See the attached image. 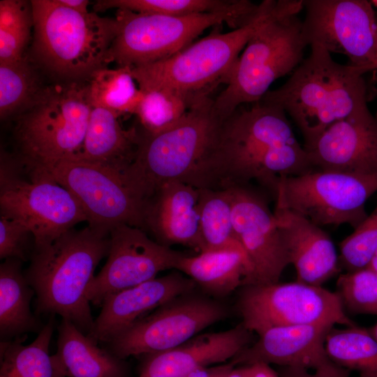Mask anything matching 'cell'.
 <instances>
[{"instance_id": "obj_1", "label": "cell", "mask_w": 377, "mask_h": 377, "mask_svg": "<svg viewBox=\"0 0 377 377\" xmlns=\"http://www.w3.org/2000/svg\"><path fill=\"white\" fill-rule=\"evenodd\" d=\"M109 247L110 231L88 225L34 248L24 275L35 292L36 313L59 315L90 334L94 319L87 290Z\"/></svg>"}, {"instance_id": "obj_2", "label": "cell", "mask_w": 377, "mask_h": 377, "mask_svg": "<svg viewBox=\"0 0 377 377\" xmlns=\"http://www.w3.org/2000/svg\"><path fill=\"white\" fill-rule=\"evenodd\" d=\"M363 75L357 67L339 64L325 49L313 45L287 82L261 101L284 110L307 145L334 124L371 113Z\"/></svg>"}, {"instance_id": "obj_3", "label": "cell", "mask_w": 377, "mask_h": 377, "mask_svg": "<svg viewBox=\"0 0 377 377\" xmlns=\"http://www.w3.org/2000/svg\"><path fill=\"white\" fill-rule=\"evenodd\" d=\"M223 121L214 100L205 94L198 96L171 128L156 134L139 132L135 158L122 172L139 198L144 202L161 185L172 180L195 186Z\"/></svg>"}, {"instance_id": "obj_4", "label": "cell", "mask_w": 377, "mask_h": 377, "mask_svg": "<svg viewBox=\"0 0 377 377\" xmlns=\"http://www.w3.org/2000/svg\"><path fill=\"white\" fill-rule=\"evenodd\" d=\"M303 8L302 0H279L274 13L253 34L214 99L223 119L241 105L260 101L276 79L302 61L307 45L297 15Z\"/></svg>"}, {"instance_id": "obj_5", "label": "cell", "mask_w": 377, "mask_h": 377, "mask_svg": "<svg viewBox=\"0 0 377 377\" xmlns=\"http://www.w3.org/2000/svg\"><path fill=\"white\" fill-rule=\"evenodd\" d=\"M34 50L50 71L69 78L89 77L106 68L117 33L115 18L82 13L57 0H32Z\"/></svg>"}, {"instance_id": "obj_6", "label": "cell", "mask_w": 377, "mask_h": 377, "mask_svg": "<svg viewBox=\"0 0 377 377\" xmlns=\"http://www.w3.org/2000/svg\"><path fill=\"white\" fill-rule=\"evenodd\" d=\"M261 4L242 0L224 12L186 16L139 13L118 9L117 33L108 54V64L134 68L165 59L188 46L205 29L223 23L234 29L251 22Z\"/></svg>"}, {"instance_id": "obj_7", "label": "cell", "mask_w": 377, "mask_h": 377, "mask_svg": "<svg viewBox=\"0 0 377 377\" xmlns=\"http://www.w3.org/2000/svg\"><path fill=\"white\" fill-rule=\"evenodd\" d=\"M91 107L87 84L73 82L43 89L17 124V158L25 167L34 168L77 156Z\"/></svg>"}, {"instance_id": "obj_8", "label": "cell", "mask_w": 377, "mask_h": 377, "mask_svg": "<svg viewBox=\"0 0 377 377\" xmlns=\"http://www.w3.org/2000/svg\"><path fill=\"white\" fill-rule=\"evenodd\" d=\"M276 7V1L265 0L260 14L248 24L227 33L214 32L170 57L131 68L132 73L140 88L208 94L216 82H225L241 51Z\"/></svg>"}, {"instance_id": "obj_9", "label": "cell", "mask_w": 377, "mask_h": 377, "mask_svg": "<svg viewBox=\"0 0 377 377\" xmlns=\"http://www.w3.org/2000/svg\"><path fill=\"white\" fill-rule=\"evenodd\" d=\"M1 216L26 226L34 248L49 244L79 223L87 221L75 197L38 168L24 167L17 158L1 155Z\"/></svg>"}, {"instance_id": "obj_10", "label": "cell", "mask_w": 377, "mask_h": 377, "mask_svg": "<svg viewBox=\"0 0 377 377\" xmlns=\"http://www.w3.org/2000/svg\"><path fill=\"white\" fill-rule=\"evenodd\" d=\"M377 191V174L315 169L281 177L276 207L293 211L318 225L348 224L355 228L367 216L365 203Z\"/></svg>"}, {"instance_id": "obj_11", "label": "cell", "mask_w": 377, "mask_h": 377, "mask_svg": "<svg viewBox=\"0 0 377 377\" xmlns=\"http://www.w3.org/2000/svg\"><path fill=\"white\" fill-rule=\"evenodd\" d=\"M236 308L244 326L258 335L277 326L357 325L337 292L297 281L244 286Z\"/></svg>"}, {"instance_id": "obj_12", "label": "cell", "mask_w": 377, "mask_h": 377, "mask_svg": "<svg viewBox=\"0 0 377 377\" xmlns=\"http://www.w3.org/2000/svg\"><path fill=\"white\" fill-rule=\"evenodd\" d=\"M229 313L225 304L193 291L170 300L138 320L106 343L108 350L124 360L165 351L226 319Z\"/></svg>"}, {"instance_id": "obj_13", "label": "cell", "mask_w": 377, "mask_h": 377, "mask_svg": "<svg viewBox=\"0 0 377 377\" xmlns=\"http://www.w3.org/2000/svg\"><path fill=\"white\" fill-rule=\"evenodd\" d=\"M37 168L75 197L90 226L110 231L127 224L144 230V203L121 172L75 158Z\"/></svg>"}, {"instance_id": "obj_14", "label": "cell", "mask_w": 377, "mask_h": 377, "mask_svg": "<svg viewBox=\"0 0 377 377\" xmlns=\"http://www.w3.org/2000/svg\"><path fill=\"white\" fill-rule=\"evenodd\" d=\"M306 45L346 56L364 75L375 59L377 16L366 0H304Z\"/></svg>"}, {"instance_id": "obj_15", "label": "cell", "mask_w": 377, "mask_h": 377, "mask_svg": "<svg viewBox=\"0 0 377 377\" xmlns=\"http://www.w3.org/2000/svg\"><path fill=\"white\" fill-rule=\"evenodd\" d=\"M184 256L150 239L141 228L117 226L110 231L108 259L89 283L87 299L101 305L114 293L151 280L161 271L176 269Z\"/></svg>"}, {"instance_id": "obj_16", "label": "cell", "mask_w": 377, "mask_h": 377, "mask_svg": "<svg viewBox=\"0 0 377 377\" xmlns=\"http://www.w3.org/2000/svg\"><path fill=\"white\" fill-rule=\"evenodd\" d=\"M230 188L235 232L251 267L244 286L279 282L290 264L274 212L266 200L248 186Z\"/></svg>"}, {"instance_id": "obj_17", "label": "cell", "mask_w": 377, "mask_h": 377, "mask_svg": "<svg viewBox=\"0 0 377 377\" xmlns=\"http://www.w3.org/2000/svg\"><path fill=\"white\" fill-rule=\"evenodd\" d=\"M196 287L191 278L177 270L114 293L103 301L101 312L87 335L96 343H108L148 312L195 291Z\"/></svg>"}, {"instance_id": "obj_18", "label": "cell", "mask_w": 377, "mask_h": 377, "mask_svg": "<svg viewBox=\"0 0 377 377\" xmlns=\"http://www.w3.org/2000/svg\"><path fill=\"white\" fill-rule=\"evenodd\" d=\"M303 146L316 169L377 174V119L371 113L338 121Z\"/></svg>"}, {"instance_id": "obj_19", "label": "cell", "mask_w": 377, "mask_h": 377, "mask_svg": "<svg viewBox=\"0 0 377 377\" xmlns=\"http://www.w3.org/2000/svg\"><path fill=\"white\" fill-rule=\"evenodd\" d=\"M253 334L242 323L228 330L198 334L172 349L142 355L139 377H186L229 362L251 345Z\"/></svg>"}, {"instance_id": "obj_20", "label": "cell", "mask_w": 377, "mask_h": 377, "mask_svg": "<svg viewBox=\"0 0 377 377\" xmlns=\"http://www.w3.org/2000/svg\"><path fill=\"white\" fill-rule=\"evenodd\" d=\"M198 200L199 189L189 184L177 180L163 184L144 201V230L160 244H182L200 253Z\"/></svg>"}, {"instance_id": "obj_21", "label": "cell", "mask_w": 377, "mask_h": 377, "mask_svg": "<svg viewBox=\"0 0 377 377\" xmlns=\"http://www.w3.org/2000/svg\"><path fill=\"white\" fill-rule=\"evenodd\" d=\"M334 326L285 325L271 327L229 362L235 367L256 363L316 369L330 362L325 339Z\"/></svg>"}, {"instance_id": "obj_22", "label": "cell", "mask_w": 377, "mask_h": 377, "mask_svg": "<svg viewBox=\"0 0 377 377\" xmlns=\"http://www.w3.org/2000/svg\"><path fill=\"white\" fill-rule=\"evenodd\" d=\"M274 215L297 281L322 286L339 272L335 246L320 226L284 208L275 207Z\"/></svg>"}, {"instance_id": "obj_23", "label": "cell", "mask_w": 377, "mask_h": 377, "mask_svg": "<svg viewBox=\"0 0 377 377\" xmlns=\"http://www.w3.org/2000/svg\"><path fill=\"white\" fill-rule=\"evenodd\" d=\"M119 116L108 109L92 106L80 151L71 158L122 173L135 158L140 133L135 128H123Z\"/></svg>"}, {"instance_id": "obj_24", "label": "cell", "mask_w": 377, "mask_h": 377, "mask_svg": "<svg viewBox=\"0 0 377 377\" xmlns=\"http://www.w3.org/2000/svg\"><path fill=\"white\" fill-rule=\"evenodd\" d=\"M97 344L71 321L61 319L56 353L66 377H130L125 360Z\"/></svg>"}, {"instance_id": "obj_25", "label": "cell", "mask_w": 377, "mask_h": 377, "mask_svg": "<svg viewBox=\"0 0 377 377\" xmlns=\"http://www.w3.org/2000/svg\"><path fill=\"white\" fill-rule=\"evenodd\" d=\"M176 270L191 278L209 296L221 297L244 286L251 267L244 252L208 251L195 256L184 255Z\"/></svg>"}, {"instance_id": "obj_26", "label": "cell", "mask_w": 377, "mask_h": 377, "mask_svg": "<svg viewBox=\"0 0 377 377\" xmlns=\"http://www.w3.org/2000/svg\"><path fill=\"white\" fill-rule=\"evenodd\" d=\"M22 261L6 259L0 265V335L2 340L34 332L41 325L31 311L35 294L22 269Z\"/></svg>"}, {"instance_id": "obj_27", "label": "cell", "mask_w": 377, "mask_h": 377, "mask_svg": "<svg viewBox=\"0 0 377 377\" xmlns=\"http://www.w3.org/2000/svg\"><path fill=\"white\" fill-rule=\"evenodd\" d=\"M52 316L28 345L22 344L24 337H20L1 341L0 377H66L57 354L49 352L55 325Z\"/></svg>"}, {"instance_id": "obj_28", "label": "cell", "mask_w": 377, "mask_h": 377, "mask_svg": "<svg viewBox=\"0 0 377 377\" xmlns=\"http://www.w3.org/2000/svg\"><path fill=\"white\" fill-rule=\"evenodd\" d=\"M198 189L201 252L231 250L245 253L234 230L230 188Z\"/></svg>"}, {"instance_id": "obj_29", "label": "cell", "mask_w": 377, "mask_h": 377, "mask_svg": "<svg viewBox=\"0 0 377 377\" xmlns=\"http://www.w3.org/2000/svg\"><path fill=\"white\" fill-rule=\"evenodd\" d=\"M89 80L87 88L91 106L103 108L119 115L134 114L142 91L131 67L103 68L92 73Z\"/></svg>"}, {"instance_id": "obj_30", "label": "cell", "mask_w": 377, "mask_h": 377, "mask_svg": "<svg viewBox=\"0 0 377 377\" xmlns=\"http://www.w3.org/2000/svg\"><path fill=\"white\" fill-rule=\"evenodd\" d=\"M325 349L330 360L339 366L377 374V340L369 329L333 327L326 334Z\"/></svg>"}, {"instance_id": "obj_31", "label": "cell", "mask_w": 377, "mask_h": 377, "mask_svg": "<svg viewBox=\"0 0 377 377\" xmlns=\"http://www.w3.org/2000/svg\"><path fill=\"white\" fill-rule=\"evenodd\" d=\"M140 89L142 98L134 114L143 131L149 134L162 132L175 125L186 115L195 99L202 95H190L163 87Z\"/></svg>"}, {"instance_id": "obj_32", "label": "cell", "mask_w": 377, "mask_h": 377, "mask_svg": "<svg viewBox=\"0 0 377 377\" xmlns=\"http://www.w3.org/2000/svg\"><path fill=\"white\" fill-rule=\"evenodd\" d=\"M34 27L31 3L0 1V63L17 62L23 53Z\"/></svg>"}, {"instance_id": "obj_33", "label": "cell", "mask_w": 377, "mask_h": 377, "mask_svg": "<svg viewBox=\"0 0 377 377\" xmlns=\"http://www.w3.org/2000/svg\"><path fill=\"white\" fill-rule=\"evenodd\" d=\"M242 0H104L98 1L96 10L109 8L139 13L186 16L224 12L237 8Z\"/></svg>"}, {"instance_id": "obj_34", "label": "cell", "mask_w": 377, "mask_h": 377, "mask_svg": "<svg viewBox=\"0 0 377 377\" xmlns=\"http://www.w3.org/2000/svg\"><path fill=\"white\" fill-rule=\"evenodd\" d=\"M43 89L23 59L17 62L0 63V116L5 119L15 112L25 111Z\"/></svg>"}, {"instance_id": "obj_35", "label": "cell", "mask_w": 377, "mask_h": 377, "mask_svg": "<svg viewBox=\"0 0 377 377\" xmlns=\"http://www.w3.org/2000/svg\"><path fill=\"white\" fill-rule=\"evenodd\" d=\"M337 286L345 310L377 316V275L369 268L339 275Z\"/></svg>"}, {"instance_id": "obj_36", "label": "cell", "mask_w": 377, "mask_h": 377, "mask_svg": "<svg viewBox=\"0 0 377 377\" xmlns=\"http://www.w3.org/2000/svg\"><path fill=\"white\" fill-rule=\"evenodd\" d=\"M377 251V206L340 244L339 263L347 272L367 268Z\"/></svg>"}, {"instance_id": "obj_37", "label": "cell", "mask_w": 377, "mask_h": 377, "mask_svg": "<svg viewBox=\"0 0 377 377\" xmlns=\"http://www.w3.org/2000/svg\"><path fill=\"white\" fill-rule=\"evenodd\" d=\"M34 237L23 223L7 217L0 218V258L30 259L34 249Z\"/></svg>"}, {"instance_id": "obj_38", "label": "cell", "mask_w": 377, "mask_h": 377, "mask_svg": "<svg viewBox=\"0 0 377 377\" xmlns=\"http://www.w3.org/2000/svg\"><path fill=\"white\" fill-rule=\"evenodd\" d=\"M280 377H349L350 370L330 362L314 369L301 367H280Z\"/></svg>"}, {"instance_id": "obj_39", "label": "cell", "mask_w": 377, "mask_h": 377, "mask_svg": "<svg viewBox=\"0 0 377 377\" xmlns=\"http://www.w3.org/2000/svg\"><path fill=\"white\" fill-rule=\"evenodd\" d=\"M235 367L228 362L216 366H209L194 371L186 377H227Z\"/></svg>"}, {"instance_id": "obj_40", "label": "cell", "mask_w": 377, "mask_h": 377, "mask_svg": "<svg viewBox=\"0 0 377 377\" xmlns=\"http://www.w3.org/2000/svg\"><path fill=\"white\" fill-rule=\"evenodd\" d=\"M249 366L248 377H280L269 364L256 363Z\"/></svg>"}, {"instance_id": "obj_41", "label": "cell", "mask_w": 377, "mask_h": 377, "mask_svg": "<svg viewBox=\"0 0 377 377\" xmlns=\"http://www.w3.org/2000/svg\"><path fill=\"white\" fill-rule=\"evenodd\" d=\"M61 5L82 13H89L87 0H57Z\"/></svg>"}, {"instance_id": "obj_42", "label": "cell", "mask_w": 377, "mask_h": 377, "mask_svg": "<svg viewBox=\"0 0 377 377\" xmlns=\"http://www.w3.org/2000/svg\"><path fill=\"white\" fill-rule=\"evenodd\" d=\"M249 366L235 367L227 377H248Z\"/></svg>"}, {"instance_id": "obj_43", "label": "cell", "mask_w": 377, "mask_h": 377, "mask_svg": "<svg viewBox=\"0 0 377 377\" xmlns=\"http://www.w3.org/2000/svg\"><path fill=\"white\" fill-rule=\"evenodd\" d=\"M367 268L372 270L377 275V251L375 253Z\"/></svg>"}, {"instance_id": "obj_44", "label": "cell", "mask_w": 377, "mask_h": 377, "mask_svg": "<svg viewBox=\"0 0 377 377\" xmlns=\"http://www.w3.org/2000/svg\"><path fill=\"white\" fill-rule=\"evenodd\" d=\"M376 69H377V33H376V45L375 59L373 64L369 68L368 72L372 71Z\"/></svg>"}, {"instance_id": "obj_45", "label": "cell", "mask_w": 377, "mask_h": 377, "mask_svg": "<svg viewBox=\"0 0 377 377\" xmlns=\"http://www.w3.org/2000/svg\"><path fill=\"white\" fill-rule=\"evenodd\" d=\"M360 377H377V374L369 372H360Z\"/></svg>"}, {"instance_id": "obj_46", "label": "cell", "mask_w": 377, "mask_h": 377, "mask_svg": "<svg viewBox=\"0 0 377 377\" xmlns=\"http://www.w3.org/2000/svg\"><path fill=\"white\" fill-rule=\"evenodd\" d=\"M371 333L373 334V336L376 338L377 340V322L372 327L369 329Z\"/></svg>"}, {"instance_id": "obj_47", "label": "cell", "mask_w": 377, "mask_h": 377, "mask_svg": "<svg viewBox=\"0 0 377 377\" xmlns=\"http://www.w3.org/2000/svg\"><path fill=\"white\" fill-rule=\"evenodd\" d=\"M373 6L377 8V0H372L370 1Z\"/></svg>"}, {"instance_id": "obj_48", "label": "cell", "mask_w": 377, "mask_h": 377, "mask_svg": "<svg viewBox=\"0 0 377 377\" xmlns=\"http://www.w3.org/2000/svg\"><path fill=\"white\" fill-rule=\"evenodd\" d=\"M375 79H376V81L377 82V76L376 77V78H375Z\"/></svg>"}]
</instances>
